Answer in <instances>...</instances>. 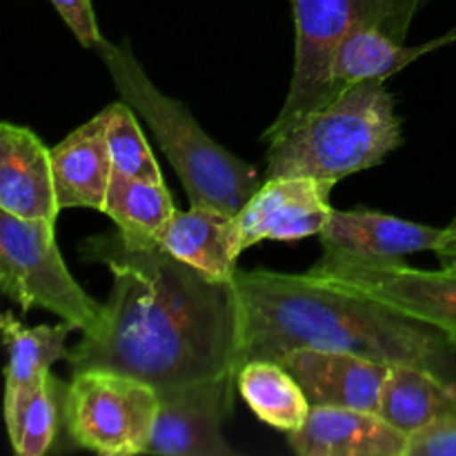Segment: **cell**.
Here are the masks:
<instances>
[{"label": "cell", "mask_w": 456, "mask_h": 456, "mask_svg": "<svg viewBox=\"0 0 456 456\" xmlns=\"http://www.w3.org/2000/svg\"><path fill=\"white\" fill-rule=\"evenodd\" d=\"M444 227L405 221L372 209H332L319 234L323 249L361 258H401L414 252H435Z\"/></svg>", "instance_id": "5bb4252c"}, {"label": "cell", "mask_w": 456, "mask_h": 456, "mask_svg": "<svg viewBox=\"0 0 456 456\" xmlns=\"http://www.w3.org/2000/svg\"><path fill=\"white\" fill-rule=\"evenodd\" d=\"M279 363L298 381L312 408L377 412L390 365L346 350H292Z\"/></svg>", "instance_id": "8fae6325"}, {"label": "cell", "mask_w": 456, "mask_h": 456, "mask_svg": "<svg viewBox=\"0 0 456 456\" xmlns=\"http://www.w3.org/2000/svg\"><path fill=\"white\" fill-rule=\"evenodd\" d=\"M102 214L116 223V232L127 248L145 249L160 245L176 208L165 183L114 174Z\"/></svg>", "instance_id": "ac0fdd59"}, {"label": "cell", "mask_w": 456, "mask_h": 456, "mask_svg": "<svg viewBox=\"0 0 456 456\" xmlns=\"http://www.w3.org/2000/svg\"><path fill=\"white\" fill-rule=\"evenodd\" d=\"M160 248L214 281L234 279L243 254L236 214L196 205L187 212L176 209L160 236Z\"/></svg>", "instance_id": "9a60e30c"}, {"label": "cell", "mask_w": 456, "mask_h": 456, "mask_svg": "<svg viewBox=\"0 0 456 456\" xmlns=\"http://www.w3.org/2000/svg\"><path fill=\"white\" fill-rule=\"evenodd\" d=\"M236 374L203 379L159 392V412L145 454L232 456L223 435L232 414Z\"/></svg>", "instance_id": "9c48e42d"}, {"label": "cell", "mask_w": 456, "mask_h": 456, "mask_svg": "<svg viewBox=\"0 0 456 456\" xmlns=\"http://www.w3.org/2000/svg\"><path fill=\"white\" fill-rule=\"evenodd\" d=\"M65 387L49 374L40 386L4 390L3 414L13 452L43 456L52 450L62 421Z\"/></svg>", "instance_id": "44dd1931"}, {"label": "cell", "mask_w": 456, "mask_h": 456, "mask_svg": "<svg viewBox=\"0 0 456 456\" xmlns=\"http://www.w3.org/2000/svg\"><path fill=\"white\" fill-rule=\"evenodd\" d=\"M432 47L435 43L405 47V43H399L379 27H356L338 43L332 56V65H330L332 94L337 96L346 87L363 83V80L387 78Z\"/></svg>", "instance_id": "ffe728a7"}, {"label": "cell", "mask_w": 456, "mask_h": 456, "mask_svg": "<svg viewBox=\"0 0 456 456\" xmlns=\"http://www.w3.org/2000/svg\"><path fill=\"white\" fill-rule=\"evenodd\" d=\"M102 136L110 150L114 174L141 181L163 183V172L136 120V111L125 101L111 102L98 111Z\"/></svg>", "instance_id": "603a6c76"}, {"label": "cell", "mask_w": 456, "mask_h": 456, "mask_svg": "<svg viewBox=\"0 0 456 456\" xmlns=\"http://www.w3.org/2000/svg\"><path fill=\"white\" fill-rule=\"evenodd\" d=\"M303 276L419 321L456 347V267L419 270L399 258H361L323 249L321 261Z\"/></svg>", "instance_id": "8992f818"}, {"label": "cell", "mask_w": 456, "mask_h": 456, "mask_svg": "<svg viewBox=\"0 0 456 456\" xmlns=\"http://www.w3.org/2000/svg\"><path fill=\"white\" fill-rule=\"evenodd\" d=\"M0 292L22 312L43 307L80 332L101 319V307L71 276L56 243V223L18 218L0 209Z\"/></svg>", "instance_id": "52a82bcc"}, {"label": "cell", "mask_w": 456, "mask_h": 456, "mask_svg": "<svg viewBox=\"0 0 456 456\" xmlns=\"http://www.w3.org/2000/svg\"><path fill=\"white\" fill-rule=\"evenodd\" d=\"M377 414L403 435L456 417V383L412 363L390 365Z\"/></svg>", "instance_id": "e0dca14e"}, {"label": "cell", "mask_w": 456, "mask_h": 456, "mask_svg": "<svg viewBox=\"0 0 456 456\" xmlns=\"http://www.w3.org/2000/svg\"><path fill=\"white\" fill-rule=\"evenodd\" d=\"M61 13L65 25L69 27L71 34L76 36L83 47L96 49L101 43V29H98L96 13H94L92 0H49Z\"/></svg>", "instance_id": "cb8c5ba5"}, {"label": "cell", "mask_w": 456, "mask_h": 456, "mask_svg": "<svg viewBox=\"0 0 456 456\" xmlns=\"http://www.w3.org/2000/svg\"><path fill=\"white\" fill-rule=\"evenodd\" d=\"M80 256L110 267L114 288L98 323L67 352L71 372L111 370L156 392L236 374L232 281L209 279L160 245L127 248L118 232L87 239Z\"/></svg>", "instance_id": "6da1fadb"}, {"label": "cell", "mask_w": 456, "mask_h": 456, "mask_svg": "<svg viewBox=\"0 0 456 456\" xmlns=\"http://www.w3.org/2000/svg\"><path fill=\"white\" fill-rule=\"evenodd\" d=\"M52 172L61 212L76 208L102 212L114 167L98 116L52 147Z\"/></svg>", "instance_id": "2e32d148"}, {"label": "cell", "mask_w": 456, "mask_h": 456, "mask_svg": "<svg viewBox=\"0 0 456 456\" xmlns=\"http://www.w3.org/2000/svg\"><path fill=\"white\" fill-rule=\"evenodd\" d=\"M386 78L350 85L281 136L267 141L265 176H312L337 185L381 165L403 145Z\"/></svg>", "instance_id": "277c9868"}, {"label": "cell", "mask_w": 456, "mask_h": 456, "mask_svg": "<svg viewBox=\"0 0 456 456\" xmlns=\"http://www.w3.org/2000/svg\"><path fill=\"white\" fill-rule=\"evenodd\" d=\"M0 209L29 221L56 223L52 150L31 129L0 123Z\"/></svg>", "instance_id": "7c38bea8"}, {"label": "cell", "mask_w": 456, "mask_h": 456, "mask_svg": "<svg viewBox=\"0 0 456 456\" xmlns=\"http://www.w3.org/2000/svg\"><path fill=\"white\" fill-rule=\"evenodd\" d=\"M435 254L441 261V267H456V216L444 227Z\"/></svg>", "instance_id": "484cf974"}, {"label": "cell", "mask_w": 456, "mask_h": 456, "mask_svg": "<svg viewBox=\"0 0 456 456\" xmlns=\"http://www.w3.org/2000/svg\"><path fill=\"white\" fill-rule=\"evenodd\" d=\"M405 456H456V417L410 435Z\"/></svg>", "instance_id": "d4e9b609"}, {"label": "cell", "mask_w": 456, "mask_h": 456, "mask_svg": "<svg viewBox=\"0 0 456 456\" xmlns=\"http://www.w3.org/2000/svg\"><path fill=\"white\" fill-rule=\"evenodd\" d=\"M288 441L298 456H405L408 450V435L377 412L352 408H312Z\"/></svg>", "instance_id": "4fadbf2b"}, {"label": "cell", "mask_w": 456, "mask_h": 456, "mask_svg": "<svg viewBox=\"0 0 456 456\" xmlns=\"http://www.w3.org/2000/svg\"><path fill=\"white\" fill-rule=\"evenodd\" d=\"M12 312H3V314H0V332H3L4 330V325L9 323V321H12Z\"/></svg>", "instance_id": "4316f807"}, {"label": "cell", "mask_w": 456, "mask_h": 456, "mask_svg": "<svg viewBox=\"0 0 456 456\" xmlns=\"http://www.w3.org/2000/svg\"><path fill=\"white\" fill-rule=\"evenodd\" d=\"M236 390L263 423L285 435L297 432L312 410L297 379L279 361L254 359L240 365Z\"/></svg>", "instance_id": "d6986e66"}, {"label": "cell", "mask_w": 456, "mask_h": 456, "mask_svg": "<svg viewBox=\"0 0 456 456\" xmlns=\"http://www.w3.org/2000/svg\"><path fill=\"white\" fill-rule=\"evenodd\" d=\"M96 49L120 101L151 127L190 205L239 214L261 185L256 167L218 145L181 101L160 92L127 43L101 38Z\"/></svg>", "instance_id": "3957f363"}, {"label": "cell", "mask_w": 456, "mask_h": 456, "mask_svg": "<svg viewBox=\"0 0 456 456\" xmlns=\"http://www.w3.org/2000/svg\"><path fill=\"white\" fill-rule=\"evenodd\" d=\"M334 183L312 176H265L236 214L240 248L263 240H301L319 236L332 216Z\"/></svg>", "instance_id": "30bf717a"}, {"label": "cell", "mask_w": 456, "mask_h": 456, "mask_svg": "<svg viewBox=\"0 0 456 456\" xmlns=\"http://www.w3.org/2000/svg\"><path fill=\"white\" fill-rule=\"evenodd\" d=\"M62 395V423L78 448L102 456L145 454L159 412L150 383L111 370L71 372Z\"/></svg>", "instance_id": "ba28073f"}, {"label": "cell", "mask_w": 456, "mask_h": 456, "mask_svg": "<svg viewBox=\"0 0 456 456\" xmlns=\"http://www.w3.org/2000/svg\"><path fill=\"white\" fill-rule=\"evenodd\" d=\"M232 288L236 372L248 361H279L292 350H346L387 365H421L454 381L452 343L379 303L272 270H236Z\"/></svg>", "instance_id": "7a4b0ae2"}, {"label": "cell", "mask_w": 456, "mask_h": 456, "mask_svg": "<svg viewBox=\"0 0 456 456\" xmlns=\"http://www.w3.org/2000/svg\"><path fill=\"white\" fill-rule=\"evenodd\" d=\"M428 0H292L294 71L288 96L263 142L281 136L334 98L330 65L338 43L356 27H379L405 43Z\"/></svg>", "instance_id": "5b68a950"}, {"label": "cell", "mask_w": 456, "mask_h": 456, "mask_svg": "<svg viewBox=\"0 0 456 456\" xmlns=\"http://www.w3.org/2000/svg\"><path fill=\"white\" fill-rule=\"evenodd\" d=\"M74 330V325L67 321L61 325L25 328L16 316H12L0 332L7 347L4 390H27L40 386L52 374V365L67 359V337Z\"/></svg>", "instance_id": "7402d4cb"}]
</instances>
